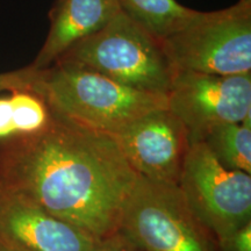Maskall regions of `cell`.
I'll use <instances>...</instances> for the list:
<instances>
[{
  "label": "cell",
  "mask_w": 251,
  "mask_h": 251,
  "mask_svg": "<svg viewBox=\"0 0 251 251\" xmlns=\"http://www.w3.org/2000/svg\"><path fill=\"white\" fill-rule=\"evenodd\" d=\"M33 92L50 112L107 135L147 113L168 107L166 96L131 89L64 63L41 70Z\"/></svg>",
  "instance_id": "obj_2"
},
{
  "label": "cell",
  "mask_w": 251,
  "mask_h": 251,
  "mask_svg": "<svg viewBox=\"0 0 251 251\" xmlns=\"http://www.w3.org/2000/svg\"><path fill=\"white\" fill-rule=\"evenodd\" d=\"M168 109L183 122L191 146L226 124L251 126V74L220 76L177 70L166 93Z\"/></svg>",
  "instance_id": "obj_7"
},
{
  "label": "cell",
  "mask_w": 251,
  "mask_h": 251,
  "mask_svg": "<svg viewBox=\"0 0 251 251\" xmlns=\"http://www.w3.org/2000/svg\"><path fill=\"white\" fill-rule=\"evenodd\" d=\"M120 12L118 0H57L50 11L48 35L30 65L36 70L51 67L69 49L102 29Z\"/></svg>",
  "instance_id": "obj_10"
},
{
  "label": "cell",
  "mask_w": 251,
  "mask_h": 251,
  "mask_svg": "<svg viewBox=\"0 0 251 251\" xmlns=\"http://www.w3.org/2000/svg\"><path fill=\"white\" fill-rule=\"evenodd\" d=\"M221 251H251V222H248L225 241L220 242Z\"/></svg>",
  "instance_id": "obj_15"
},
{
  "label": "cell",
  "mask_w": 251,
  "mask_h": 251,
  "mask_svg": "<svg viewBox=\"0 0 251 251\" xmlns=\"http://www.w3.org/2000/svg\"><path fill=\"white\" fill-rule=\"evenodd\" d=\"M177 187L219 242L251 222V175L222 166L203 142L188 149Z\"/></svg>",
  "instance_id": "obj_6"
},
{
  "label": "cell",
  "mask_w": 251,
  "mask_h": 251,
  "mask_svg": "<svg viewBox=\"0 0 251 251\" xmlns=\"http://www.w3.org/2000/svg\"><path fill=\"white\" fill-rule=\"evenodd\" d=\"M91 251H143L130 240H128L120 231H117L112 236L100 240L96 243Z\"/></svg>",
  "instance_id": "obj_16"
},
{
  "label": "cell",
  "mask_w": 251,
  "mask_h": 251,
  "mask_svg": "<svg viewBox=\"0 0 251 251\" xmlns=\"http://www.w3.org/2000/svg\"><path fill=\"white\" fill-rule=\"evenodd\" d=\"M13 111L9 96L0 97V144L15 136Z\"/></svg>",
  "instance_id": "obj_17"
},
{
  "label": "cell",
  "mask_w": 251,
  "mask_h": 251,
  "mask_svg": "<svg viewBox=\"0 0 251 251\" xmlns=\"http://www.w3.org/2000/svg\"><path fill=\"white\" fill-rule=\"evenodd\" d=\"M0 251H17V250H14V249H11V248H7V247L2 246V244L0 243Z\"/></svg>",
  "instance_id": "obj_18"
},
{
  "label": "cell",
  "mask_w": 251,
  "mask_h": 251,
  "mask_svg": "<svg viewBox=\"0 0 251 251\" xmlns=\"http://www.w3.org/2000/svg\"><path fill=\"white\" fill-rule=\"evenodd\" d=\"M50 113L43 129L0 144V186L97 241L112 236L140 176L109 135Z\"/></svg>",
  "instance_id": "obj_1"
},
{
  "label": "cell",
  "mask_w": 251,
  "mask_h": 251,
  "mask_svg": "<svg viewBox=\"0 0 251 251\" xmlns=\"http://www.w3.org/2000/svg\"><path fill=\"white\" fill-rule=\"evenodd\" d=\"M98 241L0 186V243L17 251H91Z\"/></svg>",
  "instance_id": "obj_9"
},
{
  "label": "cell",
  "mask_w": 251,
  "mask_h": 251,
  "mask_svg": "<svg viewBox=\"0 0 251 251\" xmlns=\"http://www.w3.org/2000/svg\"><path fill=\"white\" fill-rule=\"evenodd\" d=\"M203 143L222 166L251 175V126H218L209 131Z\"/></svg>",
  "instance_id": "obj_12"
},
{
  "label": "cell",
  "mask_w": 251,
  "mask_h": 251,
  "mask_svg": "<svg viewBox=\"0 0 251 251\" xmlns=\"http://www.w3.org/2000/svg\"><path fill=\"white\" fill-rule=\"evenodd\" d=\"M13 111L15 136L40 131L50 121L51 113L39 94L29 90H18L9 94Z\"/></svg>",
  "instance_id": "obj_13"
},
{
  "label": "cell",
  "mask_w": 251,
  "mask_h": 251,
  "mask_svg": "<svg viewBox=\"0 0 251 251\" xmlns=\"http://www.w3.org/2000/svg\"><path fill=\"white\" fill-rule=\"evenodd\" d=\"M109 136L140 177L177 186L191 143L184 124L168 107L147 113Z\"/></svg>",
  "instance_id": "obj_8"
},
{
  "label": "cell",
  "mask_w": 251,
  "mask_h": 251,
  "mask_svg": "<svg viewBox=\"0 0 251 251\" xmlns=\"http://www.w3.org/2000/svg\"><path fill=\"white\" fill-rule=\"evenodd\" d=\"M121 12L143 29L164 41L179 31L193 14L194 9L176 0H118Z\"/></svg>",
  "instance_id": "obj_11"
},
{
  "label": "cell",
  "mask_w": 251,
  "mask_h": 251,
  "mask_svg": "<svg viewBox=\"0 0 251 251\" xmlns=\"http://www.w3.org/2000/svg\"><path fill=\"white\" fill-rule=\"evenodd\" d=\"M55 63L87 69L125 86L163 96L168 93L177 71L163 41L122 12Z\"/></svg>",
  "instance_id": "obj_3"
},
{
  "label": "cell",
  "mask_w": 251,
  "mask_h": 251,
  "mask_svg": "<svg viewBox=\"0 0 251 251\" xmlns=\"http://www.w3.org/2000/svg\"><path fill=\"white\" fill-rule=\"evenodd\" d=\"M118 231L143 251H221L218 238L188 208L177 186L142 177Z\"/></svg>",
  "instance_id": "obj_5"
},
{
  "label": "cell",
  "mask_w": 251,
  "mask_h": 251,
  "mask_svg": "<svg viewBox=\"0 0 251 251\" xmlns=\"http://www.w3.org/2000/svg\"><path fill=\"white\" fill-rule=\"evenodd\" d=\"M40 75L41 70H36L31 65L0 74V92H13L18 90L33 91Z\"/></svg>",
  "instance_id": "obj_14"
},
{
  "label": "cell",
  "mask_w": 251,
  "mask_h": 251,
  "mask_svg": "<svg viewBox=\"0 0 251 251\" xmlns=\"http://www.w3.org/2000/svg\"><path fill=\"white\" fill-rule=\"evenodd\" d=\"M176 70L220 76L251 74V0L214 12L196 11L179 31L163 41Z\"/></svg>",
  "instance_id": "obj_4"
}]
</instances>
